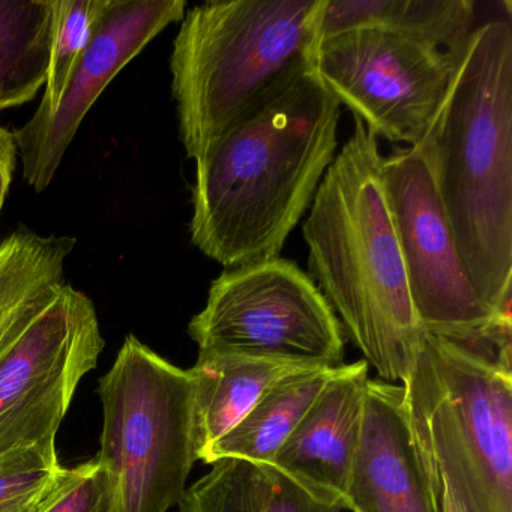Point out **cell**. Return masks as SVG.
I'll use <instances>...</instances> for the list:
<instances>
[{"mask_svg": "<svg viewBox=\"0 0 512 512\" xmlns=\"http://www.w3.org/2000/svg\"><path fill=\"white\" fill-rule=\"evenodd\" d=\"M340 113L313 65L245 113L196 161L194 247L226 269L280 256L334 161Z\"/></svg>", "mask_w": 512, "mask_h": 512, "instance_id": "cell-1", "label": "cell"}, {"mask_svg": "<svg viewBox=\"0 0 512 512\" xmlns=\"http://www.w3.org/2000/svg\"><path fill=\"white\" fill-rule=\"evenodd\" d=\"M379 139L355 119L302 227L311 280L380 380L403 385L424 329L410 298L382 179Z\"/></svg>", "mask_w": 512, "mask_h": 512, "instance_id": "cell-2", "label": "cell"}, {"mask_svg": "<svg viewBox=\"0 0 512 512\" xmlns=\"http://www.w3.org/2000/svg\"><path fill=\"white\" fill-rule=\"evenodd\" d=\"M470 281L494 311L512 301V26L470 34L448 97L415 146Z\"/></svg>", "mask_w": 512, "mask_h": 512, "instance_id": "cell-3", "label": "cell"}, {"mask_svg": "<svg viewBox=\"0 0 512 512\" xmlns=\"http://www.w3.org/2000/svg\"><path fill=\"white\" fill-rule=\"evenodd\" d=\"M325 0L206 2L170 56L179 139L197 161L272 89L313 65Z\"/></svg>", "mask_w": 512, "mask_h": 512, "instance_id": "cell-4", "label": "cell"}, {"mask_svg": "<svg viewBox=\"0 0 512 512\" xmlns=\"http://www.w3.org/2000/svg\"><path fill=\"white\" fill-rule=\"evenodd\" d=\"M403 386L416 440L464 512H512V352L425 332Z\"/></svg>", "mask_w": 512, "mask_h": 512, "instance_id": "cell-5", "label": "cell"}, {"mask_svg": "<svg viewBox=\"0 0 512 512\" xmlns=\"http://www.w3.org/2000/svg\"><path fill=\"white\" fill-rule=\"evenodd\" d=\"M103 433L97 455L118 512H167L187 491L196 458L191 380L128 335L98 383Z\"/></svg>", "mask_w": 512, "mask_h": 512, "instance_id": "cell-6", "label": "cell"}, {"mask_svg": "<svg viewBox=\"0 0 512 512\" xmlns=\"http://www.w3.org/2000/svg\"><path fill=\"white\" fill-rule=\"evenodd\" d=\"M188 334L199 352L344 365L340 320L310 275L280 256L226 269L212 281Z\"/></svg>", "mask_w": 512, "mask_h": 512, "instance_id": "cell-7", "label": "cell"}, {"mask_svg": "<svg viewBox=\"0 0 512 512\" xmlns=\"http://www.w3.org/2000/svg\"><path fill=\"white\" fill-rule=\"evenodd\" d=\"M382 179L410 298L424 332L463 343L484 341L512 352L511 305L494 311L476 292L419 152L403 148L383 157Z\"/></svg>", "mask_w": 512, "mask_h": 512, "instance_id": "cell-8", "label": "cell"}, {"mask_svg": "<svg viewBox=\"0 0 512 512\" xmlns=\"http://www.w3.org/2000/svg\"><path fill=\"white\" fill-rule=\"evenodd\" d=\"M464 50V49H463ZM461 52H445L374 29L320 40L313 68L374 136L415 148L436 121Z\"/></svg>", "mask_w": 512, "mask_h": 512, "instance_id": "cell-9", "label": "cell"}, {"mask_svg": "<svg viewBox=\"0 0 512 512\" xmlns=\"http://www.w3.org/2000/svg\"><path fill=\"white\" fill-rule=\"evenodd\" d=\"M104 346L92 299L61 284L0 350V455L25 443H56L77 386L97 367Z\"/></svg>", "mask_w": 512, "mask_h": 512, "instance_id": "cell-10", "label": "cell"}, {"mask_svg": "<svg viewBox=\"0 0 512 512\" xmlns=\"http://www.w3.org/2000/svg\"><path fill=\"white\" fill-rule=\"evenodd\" d=\"M185 8L184 0H110L58 109L43 118L32 116L14 131L23 176L37 193L52 184L80 125L104 89L167 26L184 19Z\"/></svg>", "mask_w": 512, "mask_h": 512, "instance_id": "cell-11", "label": "cell"}, {"mask_svg": "<svg viewBox=\"0 0 512 512\" xmlns=\"http://www.w3.org/2000/svg\"><path fill=\"white\" fill-rule=\"evenodd\" d=\"M352 512H437L403 385L371 380L347 488Z\"/></svg>", "mask_w": 512, "mask_h": 512, "instance_id": "cell-12", "label": "cell"}, {"mask_svg": "<svg viewBox=\"0 0 512 512\" xmlns=\"http://www.w3.org/2000/svg\"><path fill=\"white\" fill-rule=\"evenodd\" d=\"M368 368L364 359L338 367L271 461L314 499L343 511L361 437Z\"/></svg>", "mask_w": 512, "mask_h": 512, "instance_id": "cell-13", "label": "cell"}, {"mask_svg": "<svg viewBox=\"0 0 512 512\" xmlns=\"http://www.w3.org/2000/svg\"><path fill=\"white\" fill-rule=\"evenodd\" d=\"M305 367L277 359L199 352L188 370L197 460L250 412L272 383Z\"/></svg>", "mask_w": 512, "mask_h": 512, "instance_id": "cell-14", "label": "cell"}, {"mask_svg": "<svg viewBox=\"0 0 512 512\" xmlns=\"http://www.w3.org/2000/svg\"><path fill=\"white\" fill-rule=\"evenodd\" d=\"M472 0H325L319 41L374 29L445 52H461L475 31Z\"/></svg>", "mask_w": 512, "mask_h": 512, "instance_id": "cell-15", "label": "cell"}, {"mask_svg": "<svg viewBox=\"0 0 512 512\" xmlns=\"http://www.w3.org/2000/svg\"><path fill=\"white\" fill-rule=\"evenodd\" d=\"M71 236H41L19 227L0 242V350L49 304L64 284Z\"/></svg>", "mask_w": 512, "mask_h": 512, "instance_id": "cell-16", "label": "cell"}, {"mask_svg": "<svg viewBox=\"0 0 512 512\" xmlns=\"http://www.w3.org/2000/svg\"><path fill=\"white\" fill-rule=\"evenodd\" d=\"M337 368L305 367L281 377L260 395L250 412L229 433L200 455L199 460L211 466L227 458L262 466L271 464Z\"/></svg>", "mask_w": 512, "mask_h": 512, "instance_id": "cell-17", "label": "cell"}, {"mask_svg": "<svg viewBox=\"0 0 512 512\" xmlns=\"http://www.w3.org/2000/svg\"><path fill=\"white\" fill-rule=\"evenodd\" d=\"M56 25V0H0V112L46 86Z\"/></svg>", "mask_w": 512, "mask_h": 512, "instance_id": "cell-18", "label": "cell"}, {"mask_svg": "<svg viewBox=\"0 0 512 512\" xmlns=\"http://www.w3.org/2000/svg\"><path fill=\"white\" fill-rule=\"evenodd\" d=\"M109 5L110 0H56L58 25L43 100L34 115L37 118L58 109L68 80L94 40Z\"/></svg>", "mask_w": 512, "mask_h": 512, "instance_id": "cell-19", "label": "cell"}, {"mask_svg": "<svg viewBox=\"0 0 512 512\" xmlns=\"http://www.w3.org/2000/svg\"><path fill=\"white\" fill-rule=\"evenodd\" d=\"M266 494L268 478L260 464L227 458L188 487L178 506L181 512H265Z\"/></svg>", "mask_w": 512, "mask_h": 512, "instance_id": "cell-20", "label": "cell"}, {"mask_svg": "<svg viewBox=\"0 0 512 512\" xmlns=\"http://www.w3.org/2000/svg\"><path fill=\"white\" fill-rule=\"evenodd\" d=\"M62 470L56 443H25L0 455V512L37 505Z\"/></svg>", "mask_w": 512, "mask_h": 512, "instance_id": "cell-21", "label": "cell"}, {"mask_svg": "<svg viewBox=\"0 0 512 512\" xmlns=\"http://www.w3.org/2000/svg\"><path fill=\"white\" fill-rule=\"evenodd\" d=\"M37 512H118L112 481L97 458L64 467Z\"/></svg>", "mask_w": 512, "mask_h": 512, "instance_id": "cell-22", "label": "cell"}, {"mask_svg": "<svg viewBox=\"0 0 512 512\" xmlns=\"http://www.w3.org/2000/svg\"><path fill=\"white\" fill-rule=\"evenodd\" d=\"M262 466V464H260ZM268 478L265 512H341L340 506L320 502L308 494L301 485L275 469L271 464L262 466Z\"/></svg>", "mask_w": 512, "mask_h": 512, "instance_id": "cell-23", "label": "cell"}, {"mask_svg": "<svg viewBox=\"0 0 512 512\" xmlns=\"http://www.w3.org/2000/svg\"><path fill=\"white\" fill-rule=\"evenodd\" d=\"M17 157H19V146H17L14 133L0 125V211L4 206L11 182H13Z\"/></svg>", "mask_w": 512, "mask_h": 512, "instance_id": "cell-24", "label": "cell"}, {"mask_svg": "<svg viewBox=\"0 0 512 512\" xmlns=\"http://www.w3.org/2000/svg\"><path fill=\"white\" fill-rule=\"evenodd\" d=\"M47 493H49V491H47ZM44 497H46V496H44ZM44 497H43V499H44ZM43 499H41L40 502L37 503V505L32 506V508L25 509V511H23V512H37L38 508H40L41 502H43Z\"/></svg>", "mask_w": 512, "mask_h": 512, "instance_id": "cell-25", "label": "cell"}]
</instances>
